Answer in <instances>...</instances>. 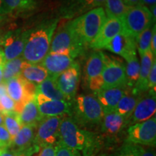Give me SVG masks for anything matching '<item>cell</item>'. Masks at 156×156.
Instances as JSON below:
<instances>
[{"mask_svg":"<svg viewBox=\"0 0 156 156\" xmlns=\"http://www.w3.org/2000/svg\"><path fill=\"white\" fill-rule=\"evenodd\" d=\"M59 141L80 156H96L103 145L99 134L80 127L68 116H64L60 124Z\"/></svg>","mask_w":156,"mask_h":156,"instance_id":"obj_1","label":"cell"},{"mask_svg":"<svg viewBox=\"0 0 156 156\" xmlns=\"http://www.w3.org/2000/svg\"><path fill=\"white\" fill-rule=\"evenodd\" d=\"M58 18L50 19L30 30L22 58L27 63L40 64L49 53L52 38L58 23Z\"/></svg>","mask_w":156,"mask_h":156,"instance_id":"obj_2","label":"cell"},{"mask_svg":"<svg viewBox=\"0 0 156 156\" xmlns=\"http://www.w3.org/2000/svg\"><path fill=\"white\" fill-rule=\"evenodd\" d=\"M104 112L94 95L80 94L72 101L69 117L80 127L100 125Z\"/></svg>","mask_w":156,"mask_h":156,"instance_id":"obj_3","label":"cell"},{"mask_svg":"<svg viewBox=\"0 0 156 156\" xmlns=\"http://www.w3.org/2000/svg\"><path fill=\"white\" fill-rule=\"evenodd\" d=\"M54 35L49 49L51 54H64L75 58L83 54L86 49L76 34L73 20L58 26Z\"/></svg>","mask_w":156,"mask_h":156,"instance_id":"obj_4","label":"cell"},{"mask_svg":"<svg viewBox=\"0 0 156 156\" xmlns=\"http://www.w3.org/2000/svg\"><path fill=\"white\" fill-rule=\"evenodd\" d=\"M107 17L103 7L91 9L85 14L73 19L76 34L85 47L89 45L99 34Z\"/></svg>","mask_w":156,"mask_h":156,"instance_id":"obj_5","label":"cell"},{"mask_svg":"<svg viewBox=\"0 0 156 156\" xmlns=\"http://www.w3.org/2000/svg\"><path fill=\"white\" fill-rule=\"evenodd\" d=\"M121 20L122 32L136 40L142 31L155 24L150 9L141 5L130 7Z\"/></svg>","mask_w":156,"mask_h":156,"instance_id":"obj_6","label":"cell"},{"mask_svg":"<svg viewBox=\"0 0 156 156\" xmlns=\"http://www.w3.org/2000/svg\"><path fill=\"white\" fill-rule=\"evenodd\" d=\"M125 142L155 147L156 145V117L129 126Z\"/></svg>","mask_w":156,"mask_h":156,"instance_id":"obj_7","label":"cell"},{"mask_svg":"<svg viewBox=\"0 0 156 156\" xmlns=\"http://www.w3.org/2000/svg\"><path fill=\"white\" fill-rule=\"evenodd\" d=\"M101 76L103 82L102 89L127 87L125 64L120 58L105 54V64Z\"/></svg>","mask_w":156,"mask_h":156,"instance_id":"obj_8","label":"cell"},{"mask_svg":"<svg viewBox=\"0 0 156 156\" xmlns=\"http://www.w3.org/2000/svg\"><path fill=\"white\" fill-rule=\"evenodd\" d=\"M63 116L44 117L37 125L34 143L39 148L53 145L59 141V126Z\"/></svg>","mask_w":156,"mask_h":156,"instance_id":"obj_9","label":"cell"},{"mask_svg":"<svg viewBox=\"0 0 156 156\" xmlns=\"http://www.w3.org/2000/svg\"><path fill=\"white\" fill-rule=\"evenodd\" d=\"M101 136L103 142L109 143L118 141L123 130L128 126V120L116 112L105 114L101 124ZM104 144V143H103Z\"/></svg>","mask_w":156,"mask_h":156,"instance_id":"obj_10","label":"cell"},{"mask_svg":"<svg viewBox=\"0 0 156 156\" xmlns=\"http://www.w3.org/2000/svg\"><path fill=\"white\" fill-rule=\"evenodd\" d=\"M30 30H16L8 33L1 38L0 45L3 46L5 62L22 56Z\"/></svg>","mask_w":156,"mask_h":156,"instance_id":"obj_11","label":"cell"},{"mask_svg":"<svg viewBox=\"0 0 156 156\" xmlns=\"http://www.w3.org/2000/svg\"><path fill=\"white\" fill-rule=\"evenodd\" d=\"M35 101L43 117L69 116L71 114L72 102L70 101L54 100L38 92L35 96Z\"/></svg>","mask_w":156,"mask_h":156,"instance_id":"obj_12","label":"cell"},{"mask_svg":"<svg viewBox=\"0 0 156 156\" xmlns=\"http://www.w3.org/2000/svg\"><path fill=\"white\" fill-rule=\"evenodd\" d=\"M156 90H148L140 95L133 112L128 120V126L145 122L155 116Z\"/></svg>","mask_w":156,"mask_h":156,"instance_id":"obj_13","label":"cell"},{"mask_svg":"<svg viewBox=\"0 0 156 156\" xmlns=\"http://www.w3.org/2000/svg\"><path fill=\"white\" fill-rule=\"evenodd\" d=\"M36 126L23 125L18 133L12 140L9 147L24 154L25 156H33L40 150L34 143Z\"/></svg>","mask_w":156,"mask_h":156,"instance_id":"obj_14","label":"cell"},{"mask_svg":"<svg viewBox=\"0 0 156 156\" xmlns=\"http://www.w3.org/2000/svg\"><path fill=\"white\" fill-rule=\"evenodd\" d=\"M80 75V67L79 64L75 62L71 67L56 77L58 87L68 101L72 102L76 96Z\"/></svg>","mask_w":156,"mask_h":156,"instance_id":"obj_15","label":"cell"},{"mask_svg":"<svg viewBox=\"0 0 156 156\" xmlns=\"http://www.w3.org/2000/svg\"><path fill=\"white\" fill-rule=\"evenodd\" d=\"M106 0H62L61 15L66 20L80 16L91 9L102 7Z\"/></svg>","mask_w":156,"mask_h":156,"instance_id":"obj_16","label":"cell"},{"mask_svg":"<svg viewBox=\"0 0 156 156\" xmlns=\"http://www.w3.org/2000/svg\"><path fill=\"white\" fill-rule=\"evenodd\" d=\"M122 30L121 19L107 18L106 23L98 36L89 45V48L95 51L104 49L105 47Z\"/></svg>","mask_w":156,"mask_h":156,"instance_id":"obj_17","label":"cell"},{"mask_svg":"<svg viewBox=\"0 0 156 156\" xmlns=\"http://www.w3.org/2000/svg\"><path fill=\"white\" fill-rule=\"evenodd\" d=\"M129 90L127 87H120L102 89L95 93L94 95L102 106L105 114L114 112L121 98Z\"/></svg>","mask_w":156,"mask_h":156,"instance_id":"obj_18","label":"cell"},{"mask_svg":"<svg viewBox=\"0 0 156 156\" xmlns=\"http://www.w3.org/2000/svg\"><path fill=\"white\" fill-rule=\"evenodd\" d=\"M75 62V58L70 56L48 53L40 64L46 69L48 75L58 76L71 67Z\"/></svg>","mask_w":156,"mask_h":156,"instance_id":"obj_19","label":"cell"},{"mask_svg":"<svg viewBox=\"0 0 156 156\" xmlns=\"http://www.w3.org/2000/svg\"><path fill=\"white\" fill-rule=\"evenodd\" d=\"M104 49L119 54L126 59L130 56L136 55V39L121 32L107 45Z\"/></svg>","mask_w":156,"mask_h":156,"instance_id":"obj_20","label":"cell"},{"mask_svg":"<svg viewBox=\"0 0 156 156\" xmlns=\"http://www.w3.org/2000/svg\"><path fill=\"white\" fill-rule=\"evenodd\" d=\"M155 57L156 56L153 55L151 49H148L141 56L139 77L134 87L130 90L133 95H141L149 90L147 87V79Z\"/></svg>","mask_w":156,"mask_h":156,"instance_id":"obj_21","label":"cell"},{"mask_svg":"<svg viewBox=\"0 0 156 156\" xmlns=\"http://www.w3.org/2000/svg\"><path fill=\"white\" fill-rule=\"evenodd\" d=\"M7 95L15 101L14 112L19 114L25 103L30 101L27 97L25 88V80L20 76L12 77L5 81Z\"/></svg>","mask_w":156,"mask_h":156,"instance_id":"obj_22","label":"cell"},{"mask_svg":"<svg viewBox=\"0 0 156 156\" xmlns=\"http://www.w3.org/2000/svg\"><path fill=\"white\" fill-rule=\"evenodd\" d=\"M105 64V54L97 50L87 58L85 67V76L87 83L91 79L101 75Z\"/></svg>","mask_w":156,"mask_h":156,"instance_id":"obj_23","label":"cell"},{"mask_svg":"<svg viewBox=\"0 0 156 156\" xmlns=\"http://www.w3.org/2000/svg\"><path fill=\"white\" fill-rule=\"evenodd\" d=\"M19 118L22 126H36L44 117L39 112L35 99L25 103L21 112L19 113Z\"/></svg>","mask_w":156,"mask_h":156,"instance_id":"obj_24","label":"cell"},{"mask_svg":"<svg viewBox=\"0 0 156 156\" xmlns=\"http://www.w3.org/2000/svg\"><path fill=\"white\" fill-rule=\"evenodd\" d=\"M20 77L25 80L38 85L47 78L49 75L41 64H31L26 63L21 71Z\"/></svg>","mask_w":156,"mask_h":156,"instance_id":"obj_25","label":"cell"},{"mask_svg":"<svg viewBox=\"0 0 156 156\" xmlns=\"http://www.w3.org/2000/svg\"><path fill=\"white\" fill-rule=\"evenodd\" d=\"M56 77L57 76H48L45 80L37 85V92L54 100L67 101L58 87L56 81Z\"/></svg>","mask_w":156,"mask_h":156,"instance_id":"obj_26","label":"cell"},{"mask_svg":"<svg viewBox=\"0 0 156 156\" xmlns=\"http://www.w3.org/2000/svg\"><path fill=\"white\" fill-rule=\"evenodd\" d=\"M140 98V95H133L129 90L121 98L119 102L117 104L114 112L121 115V116L125 117L126 119L129 120L132 112H133L134 108H135L136 103L139 101Z\"/></svg>","mask_w":156,"mask_h":156,"instance_id":"obj_27","label":"cell"},{"mask_svg":"<svg viewBox=\"0 0 156 156\" xmlns=\"http://www.w3.org/2000/svg\"><path fill=\"white\" fill-rule=\"evenodd\" d=\"M103 6L107 18L122 19L130 8L123 0H106Z\"/></svg>","mask_w":156,"mask_h":156,"instance_id":"obj_28","label":"cell"},{"mask_svg":"<svg viewBox=\"0 0 156 156\" xmlns=\"http://www.w3.org/2000/svg\"><path fill=\"white\" fill-rule=\"evenodd\" d=\"M26 63L22 56L5 62L2 66V81L5 82L11 78L19 76Z\"/></svg>","mask_w":156,"mask_h":156,"instance_id":"obj_29","label":"cell"},{"mask_svg":"<svg viewBox=\"0 0 156 156\" xmlns=\"http://www.w3.org/2000/svg\"><path fill=\"white\" fill-rule=\"evenodd\" d=\"M9 14L32 11L36 8L38 0H2Z\"/></svg>","mask_w":156,"mask_h":156,"instance_id":"obj_30","label":"cell"},{"mask_svg":"<svg viewBox=\"0 0 156 156\" xmlns=\"http://www.w3.org/2000/svg\"><path fill=\"white\" fill-rule=\"evenodd\" d=\"M126 75L127 87L131 90L137 81L140 75V64L136 55L126 58Z\"/></svg>","mask_w":156,"mask_h":156,"instance_id":"obj_31","label":"cell"},{"mask_svg":"<svg viewBox=\"0 0 156 156\" xmlns=\"http://www.w3.org/2000/svg\"><path fill=\"white\" fill-rule=\"evenodd\" d=\"M2 114L4 116V126L7 129V132H9L12 140L22 127V124L20 121L19 114L14 111L5 112Z\"/></svg>","mask_w":156,"mask_h":156,"instance_id":"obj_32","label":"cell"},{"mask_svg":"<svg viewBox=\"0 0 156 156\" xmlns=\"http://www.w3.org/2000/svg\"><path fill=\"white\" fill-rule=\"evenodd\" d=\"M155 27V24H154L152 26L145 29L136 38V49L138 50L140 56H142L148 49H150L152 36H153V30Z\"/></svg>","mask_w":156,"mask_h":156,"instance_id":"obj_33","label":"cell"},{"mask_svg":"<svg viewBox=\"0 0 156 156\" xmlns=\"http://www.w3.org/2000/svg\"><path fill=\"white\" fill-rule=\"evenodd\" d=\"M108 156H137V151L135 145L124 142L114 153Z\"/></svg>","mask_w":156,"mask_h":156,"instance_id":"obj_34","label":"cell"},{"mask_svg":"<svg viewBox=\"0 0 156 156\" xmlns=\"http://www.w3.org/2000/svg\"><path fill=\"white\" fill-rule=\"evenodd\" d=\"M56 156H80L79 152L70 149L58 141L55 145Z\"/></svg>","mask_w":156,"mask_h":156,"instance_id":"obj_35","label":"cell"},{"mask_svg":"<svg viewBox=\"0 0 156 156\" xmlns=\"http://www.w3.org/2000/svg\"><path fill=\"white\" fill-rule=\"evenodd\" d=\"M15 103L7 94L0 98V113L12 112L15 110Z\"/></svg>","mask_w":156,"mask_h":156,"instance_id":"obj_36","label":"cell"},{"mask_svg":"<svg viewBox=\"0 0 156 156\" xmlns=\"http://www.w3.org/2000/svg\"><path fill=\"white\" fill-rule=\"evenodd\" d=\"M12 140L4 124L0 125V148L9 147Z\"/></svg>","mask_w":156,"mask_h":156,"instance_id":"obj_37","label":"cell"},{"mask_svg":"<svg viewBox=\"0 0 156 156\" xmlns=\"http://www.w3.org/2000/svg\"><path fill=\"white\" fill-rule=\"evenodd\" d=\"M87 85H88L89 88L93 91V92L96 93L98 91H99L100 90L103 88V78L101 75L97 76L93 79H91L88 83H87Z\"/></svg>","mask_w":156,"mask_h":156,"instance_id":"obj_38","label":"cell"},{"mask_svg":"<svg viewBox=\"0 0 156 156\" xmlns=\"http://www.w3.org/2000/svg\"><path fill=\"white\" fill-rule=\"evenodd\" d=\"M148 90H156V60L153 62L147 79Z\"/></svg>","mask_w":156,"mask_h":156,"instance_id":"obj_39","label":"cell"},{"mask_svg":"<svg viewBox=\"0 0 156 156\" xmlns=\"http://www.w3.org/2000/svg\"><path fill=\"white\" fill-rule=\"evenodd\" d=\"M136 145L137 156H155V147L143 145Z\"/></svg>","mask_w":156,"mask_h":156,"instance_id":"obj_40","label":"cell"},{"mask_svg":"<svg viewBox=\"0 0 156 156\" xmlns=\"http://www.w3.org/2000/svg\"><path fill=\"white\" fill-rule=\"evenodd\" d=\"M36 156H56L55 146L48 145L41 147Z\"/></svg>","mask_w":156,"mask_h":156,"instance_id":"obj_41","label":"cell"},{"mask_svg":"<svg viewBox=\"0 0 156 156\" xmlns=\"http://www.w3.org/2000/svg\"><path fill=\"white\" fill-rule=\"evenodd\" d=\"M0 156H25L24 154L17 152L12 148L2 147L0 148Z\"/></svg>","mask_w":156,"mask_h":156,"instance_id":"obj_42","label":"cell"},{"mask_svg":"<svg viewBox=\"0 0 156 156\" xmlns=\"http://www.w3.org/2000/svg\"><path fill=\"white\" fill-rule=\"evenodd\" d=\"M150 49L152 51V53L155 56H156V27H155L153 30V36H152L151 46H150Z\"/></svg>","mask_w":156,"mask_h":156,"instance_id":"obj_43","label":"cell"},{"mask_svg":"<svg viewBox=\"0 0 156 156\" xmlns=\"http://www.w3.org/2000/svg\"><path fill=\"white\" fill-rule=\"evenodd\" d=\"M124 2L125 3L126 5H127L128 7H135V6L140 5V0H123Z\"/></svg>","mask_w":156,"mask_h":156,"instance_id":"obj_44","label":"cell"},{"mask_svg":"<svg viewBox=\"0 0 156 156\" xmlns=\"http://www.w3.org/2000/svg\"><path fill=\"white\" fill-rule=\"evenodd\" d=\"M156 0H140V4L141 5H144L147 7L148 9L152 6L155 5Z\"/></svg>","mask_w":156,"mask_h":156,"instance_id":"obj_45","label":"cell"},{"mask_svg":"<svg viewBox=\"0 0 156 156\" xmlns=\"http://www.w3.org/2000/svg\"><path fill=\"white\" fill-rule=\"evenodd\" d=\"M9 15L8 12L6 9L2 0H0V16H4V15Z\"/></svg>","mask_w":156,"mask_h":156,"instance_id":"obj_46","label":"cell"},{"mask_svg":"<svg viewBox=\"0 0 156 156\" xmlns=\"http://www.w3.org/2000/svg\"><path fill=\"white\" fill-rule=\"evenodd\" d=\"M5 94H7V87H6L5 83L2 81L0 83V98Z\"/></svg>","mask_w":156,"mask_h":156,"instance_id":"obj_47","label":"cell"},{"mask_svg":"<svg viewBox=\"0 0 156 156\" xmlns=\"http://www.w3.org/2000/svg\"><path fill=\"white\" fill-rule=\"evenodd\" d=\"M4 63H5V58H4L3 51L2 48H0V67H2Z\"/></svg>","mask_w":156,"mask_h":156,"instance_id":"obj_48","label":"cell"},{"mask_svg":"<svg viewBox=\"0 0 156 156\" xmlns=\"http://www.w3.org/2000/svg\"><path fill=\"white\" fill-rule=\"evenodd\" d=\"M4 124V116L2 113H0V125Z\"/></svg>","mask_w":156,"mask_h":156,"instance_id":"obj_49","label":"cell"},{"mask_svg":"<svg viewBox=\"0 0 156 156\" xmlns=\"http://www.w3.org/2000/svg\"><path fill=\"white\" fill-rule=\"evenodd\" d=\"M2 82V67H0V83Z\"/></svg>","mask_w":156,"mask_h":156,"instance_id":"obj_50","label":"cell"},{"mask_svg":"<svg viewBox=\"0 0 156 156\" xmlns=\"http://www.w3.org/2000/svg\"><path fill=\"white\" fill-rule=\"evenodd\" d=\"M96 156H108V154H106V153H101V154H99V155H98Z\"/></svg>","mask_w":156,"mask_h":156,"instance_id":"obj_51","label":"cell"},{"mask_svg":"<svg viewBox=\"0 0 156 156\" xmlns=\"http://www.w3.org/2000/svg\"><path fill=\"white\" fill-rule=\"evenodd\" d=\"M3 20V16H0V22Z\"/></svg>","mask_w":156,"mask_h":156,"instance_id":"obj_52","label":"cell"},{"mask_svg":"<svg viewBox=\"0 0 156 156\" xmlns=\"http://www.w3.org/2000/svg\"><path fill=\"white\" fill-rule=\"evenodd\" d=\"M1 38H2V37H0V41H1Z\"/></svg>","mask_w":156,"mask_h":156,"instance_id":"obj_53","label":"cell"}]
</instances>
